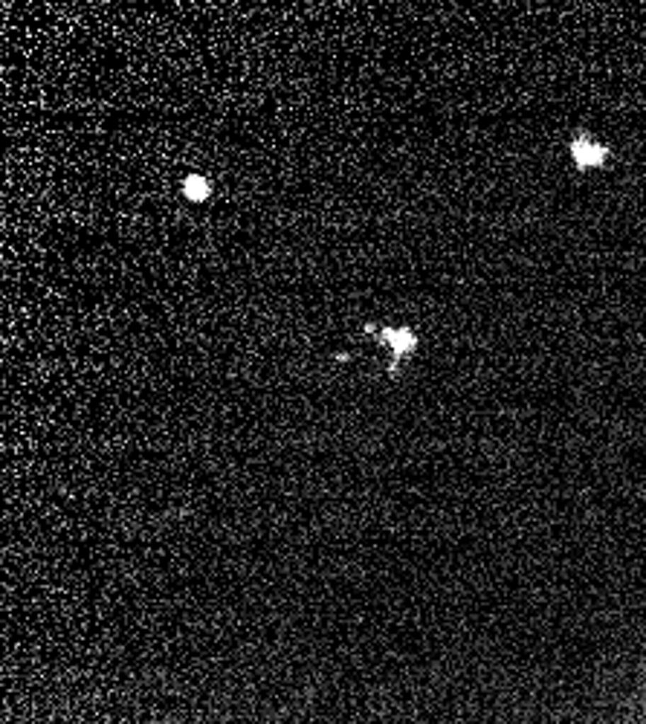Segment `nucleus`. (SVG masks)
Returning <instances> with one entry per match:
<instances>
[{
	"label": "nucleus",
	"instance_id": "obj_3",
	"mask_svg": "<svg viewBox=\"0 0 646 724\" xmlns=\"http://www.w3.org/2000/svg\"><path fill=\"white\" fill-rule=\"evenodd\" d=\"M186 194L191 197V200H206V197H209V183L203 177H188L186 180Z\"/></svg>",
	"mask_w": 646,
	"mask_h": 724
},
{
	"label": "nucleus",
	"instance_id": "obj_2",
	"mask_svg": "<svg viewBox=\"0 0 646 724\" xmlns=\"http://www.w3.org/2000/svg\"><path fill=\"white\" fill-rule=\"evenodd\" d=\"M382 339L392 342V348H395L397 353H406V351L414 348V334H412V331H385Z\"/></svg>",
	"mask_w": 646,
	"mask_h": 724
},
{
	"label": "nucleus",
	"instance_id": "obj_1",
	"mask_svg": "<svg viewBox=\"0 0 646 724\" xmlns=\"http://www.w3.org/2000/svg\"><path fill=\"white\" fill-rule=\"evenodd\" d=\"M571 157H574L583 169H591V166H600V162L606 159V148H603V145H594V142H586V140H579V142L571 145Z\"/></svg>",
	"mask_w": 646,
	"mask_h": 724
}]
</instances>
